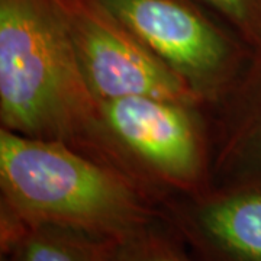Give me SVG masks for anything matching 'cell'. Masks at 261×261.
I'll return each instance as SVG.
<instances>
[{"label":"cell","instance_id":"obj_1","mask_svg":"<svg viewBox=\"0 0 261 261\" xmlns=\"http://www.w3.org/2000/svg\"><path fill=\"white\" fill-rule=\"evenodd\" d=\"M0 174L9 206L27 224H56L115 238L148 222L125 185L54 144L3 130Z\"/></svg>","mask_w":261,"mask_h":261},{"label":"cell","instance_id":"obj_2","mask_svg":"<svg viewBox=\"0 0 261 261\" xmlns=\"http://www.w3.org/2000/svg\"><path fill=\"white\" fill-rule=\"evenodd\" d=\"M77 64L61 0H0L2 118L20 130L56 129L77 96Z\"/></svg>","mask_w":261,"mask_h":261},{"label":"cell","instance_id":"obj_3","mask_svg":"<svg viewBox=\"0 0 261 261\" xmlns=\"http://www.w3.org/2000/svg\"><path fill=\"white\" fill-rule=\"evenodd\" d=\"M77 64L86 83L106 100L151 96L177 100L185 96L178 77L141 49L93 0H61Z\"/></svg>","mask_w":261,"mask_h":261},{"label":"cell","instance_id":"obj_4","mask_svg":"<svg viewBox=\"0 0 261 261\" xmlns=\"http://www.w3.org/2000/svg\"><path fill=\"white\" fill-rule=\"evenodd\" d=\"M93 2L129 35L190 79L207 77L224 61V39L187 0Z\"/></svg>","mask_w":261,"mask_h":261},{"label":"cell","instance_id":"obj_5","mask_svg":"<svg viewBox=\"0 0 261 261\" xmlns=\"http://www.w3.org/2000/svg\"><path fill=\"white\" fill-rule=\"evenodd\" d=\"M105 118L125 144L168 177L195 174L196 141L186 113L171 100L128 96L105 102Z\"/></svg>","mask_w":261,"mask_h":261},{"label":"cell","instance_id":"obj_6","mask_svg":"<svg viewBox=\"0 0 261 261\" xmlns=\"http://www.w3.org/2000/svg\"><path fill=\"white\" fill-rule=\"evenodd\" d=\"M181 226L203 261H261V187L189 206Z\"/></svg>","mask_w":261,"mask_h":261},{"label":"cell","instance_id":"obj_7","mask_svg":"<svg viewBox=\"0 0 261 261\" xmlns=\"http://www.w3.org/2000/svg\"><path fill=\"white\" fill-rule=\"evenodd\" d=\"M106 238L64 225L28 224L18 240L16 261H100Z\"/></svg>","mask_w":261,"mask_h":261},{"label":"cell","instance_id":"obj_8","mask_svg":"<svg viewBox=\"0 0 261 261\" xmlns=\"http://www.w3.org/2000/svg\"><path fill=\"white\" fill-rule=\"evenodd\" d=\"M100 261H192L167 235L149 228V221L129 232L106 238Z\"/></svg>","mask_w":261,"mask_h":261},{"label":"cell","instance_id":"obj_9","mask_svg":"<svg viewBox=\"0 0 261 261\" xmlns=\"http://www.w3.org/2000/svg\"><path fill=\"white\" fill-rule=\"evenodd\" d=\"M247 29L261 28V0H202Z\"/></svg>","mask_w":261,"mask_h":261},{"label":"cell","instance_id":"obj_10","mask_svg":"<svg viewBox=\"0 0 261 261\" xmlns=\"http://www.w3.org/2000/svg\"><path fill=\"white\" fill-rule=\"evenodd\" d=\"M2 261H16V260H15L13 257H8V258H3Z\"/></svg>","mask_w":261,"mask_h":261},{"label":"cell","instance_id":"obj_11","mask_svg":"<svg viewBox=\"0 0 261 261\" xmlns=\"http://www.w3.org/2000/svg\"><path fill=\"white\" fill-rule=\"evenodd\" d=\"M258 145H260V151H261V130H260V142H258Z\"/></svg>","mask_w":261,"mask_h":261}]
</instances>
